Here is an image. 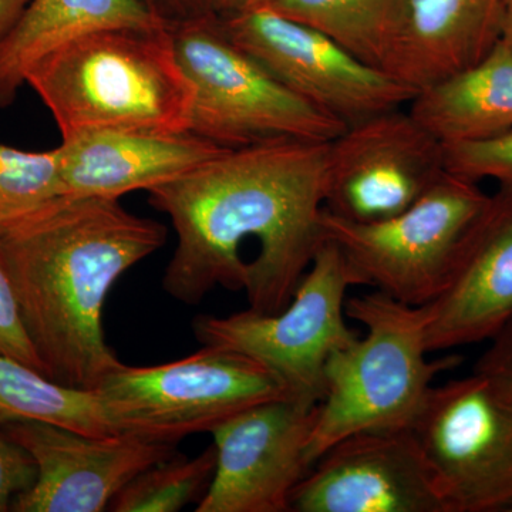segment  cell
Wrapping results in <instances>:
<instances>
[{
  "label": "cell",
  "instance_id": "cell-8",
  "mask_svg": "<svg viewBox=\"0 0 512 512\" xmlns=\"http://www.w3.org/2000/svg\"><path fill=\"white\" fill-rule=\"evenodd\" d=\"M490 195L478 183L447 173L420 200L387 220L360 224L323 208V239L338 245L363 286L409 305L439 293L461 238Z\"/></svg>",
  "mask_w": 512,
  "mask_h": 512
},
{
  "label": "cell",
  "instance_id": "cell-3",
  "mask_svg": "<svg viewBox=\"0 0 512 512\" xmlns=\"http://www.w3.org/2000/svg\"><path fill=\"white\" fill-rule=\"evenodd\" d=\"M62 138L89 131H188L192 86L170 28L90 33L30 70Z\"/></svg>",
  "mask_w": 512,
  "mask_h": 512
},
{
  "label": "cell",
  "instance_id": "cell-11",
  "mask_svg": "<svg viewBox=\"0 0 512 512\" xmlns=\"http://www.w3.org/2000/svg\"><path fill=\"white\" fill-rule=\"evenodd\" d=\"M447 173L444 147L406 107L350 124L328 143L325 210L343 220H387Z\"/></svg>",
  "mask_w": 512,
  "mask_h": 512
},
{
  "label": "cell",
  "instance_id": "cell-28",
  "mask_svg": "<svg viewBox=\"0 0 512 512\" xmlns=\"http://www.w3.org/2000/svg\"><path fill=\"white\" fill-rule=\"evenodd\" d=\"M143 2L170 29L191 20L215 15L208 0H143Z\"/></svg>",
  "mask_w": 512,
  "mask_h": 512
},
{
  "label": "cell",
  "instance_id": "cell-29",
  "mask_svg": "<svg viewBox=\"0 0 512 512\" xmlns=\"http://www.w3.org/2000/svg\"><path fill=\"white\" fill-rule=\"evenodd\" d=\"M32 0H0V42L15 28Z\"/></svg>",
  "mask_w": 512,
  "mask_h": 512
},
{
  "label": "cell",
  "instance_id": "cell-24",
  "mask_svg": "<svg viewBox=\"0 0 512 512\" xmlns=\"http://www.w3.org/2000/svg\"><path fill=\"white\" fill-rule=\"evenodd\" d=\"M443 147L448 173L474 183L494 180L512 185V128L487 140Z\"/></svg>",
  "mask_w": 512,
  "mask_h": 512
},
{
  "label": "cell",
  "instance_id": "cell-22",
  "mask_svg": "<svg viewBox=\"0 0 512 512\" xmlns=\"http://www.w3.org/2000/svg\"><path fill=\"white\" fill-rule=\"evenodd\" d=\"M217 466L214 444L197 457H174L138 474L111 503L114 512H175L200 503Z\"/></svg>",
  "mask_w": 512,
  "mask_h": 512
},
{
  "label": "cell",
  "instance_id": "cell-5",
  "mask_svg": "<svg viewBox=\"0 0 512 512\" xmlns=\"http://www.w3.org/2000/svg\"><path fill=\"white\" fill-rule=\"evenodd\" d=\"M175 55L192 86L191 131L224 148L278 140L329 143L346 126L289 90L229 39L220 16L171 28Z\"/></svg>",
  "mask_w": 512,
  "mask_h": 512
},
{
  "label": "cell",
  "instance_id": "cell-32",
  "mask_svg": "<svg viewBox=\"0 0 512 512\" xmlns=\"http://www.w3.org/2000/svg\"><path fill=\"white\" fill-rule=\"evenodd\" d=\"M510 512H512V508H511V511H510Z\"/></svg>",
  "mask_w": 512,
  "mask_h": 512
},
{
  "label": "cell",
  "instance_id": "cell-2",
  "mask_svg": "<svg viewBox=\"0 0 512 512\" xmlns=\"http://www.w3.org/2000/svg\"><path fill=\"white\" fill-rule=\"evenodd\" d=\"M165 241L163 224L119 198L60 195L0 227V256L49 379L94 393L123 365L106 340L104 303Z\"/></svg>",
  "mask_w": 512,
  "mask_h": 512
},
{
  "label": "cell",
  "instance_id": "cell-6",
  "mask_svg": "<svg viewBox=\"0 0 512 512\" xmlns=\"http://www.w3.org/2000/svg\"><path fill=\"white\" fill-rule=\"evenodd\" d=\"M363 286L338 245L323 239L291 301L275 313L202 315L192 322L202 346L235 350L265 366L289 397L319 403L330 357L359 336L346 322V299Z\"/></svg>",
  "mask_w": 512,
  "mask_h": 512
},
{
  "label": "cell",
  "instance_id": "cell-9",
  "mask_svg": "<svg viewBox=\"0 0 512 512\" xmlns=\"http://www.w3.org/2000/svg\"><path fill=\"white\" fill-rule=\"evenodd\" d=\"M454 512L512 508V383L474 370L431 387L412 427Z\"/></svg>",
  "mask_w": 512,
  "mask_h": 512
},
{
  "label": "cell",
  "instance_id": "cell-19",
  "mask_svg": "<svg viewBox=\"0 0 512 512\" xmlns=\"http://www.w3.org/2000/svg\"><path fill=\"white\" fill-rule=\"evenodd\" d=\"M407 109L443 146L511 130V47L498 40L473 66L420 89Z\"/></svg>",
  "mask_w": 512,
  "mask_h": 512
},
{
  "label": "cell",
  "instance_id": "cell-7",
  "mask_svg": "<svg viewBox=\"0 0 512 512\" xmlns=\"http://www.w3.org/2000/svg\"><path fill=\"white\" fill-rule=\"evenodd\" d=\"M94 393L120 434L175 446L249 407L289 397L261 363L218 346L165 365L123 363Z\"/></svg>",
  "mask_w": 512,
  "mask_h": 512
},
{
  "label": "cell",
  "instance_id": "cell-21",
  "mask_svg": "<svg viewBox=\"0 0 512 512\" xmlns=\"http://www.w3.org/2000/svg\"><path fill=\"white\" fill-rule=\"evenodd\" d=\"M26 420L59 424L89 436L120 434L96 393L62 386L25 363L0 355V426Z\"/></svg>",
  "mask_w": 512,
  "mask_h": 512
},
{
  "label": "cell",
  "instance_id": "cell-12",
  "mask_svg": "<svg viewBox=\"0 0 512 512\" xmlns=\"http://www.w3.org/2000/svg\"><path fill=\"white\" fill-rule=\"evenodd\" d=\"M319 403L282 397L256 404L211 431L217 466L195 512H288L309 473Z\"/></svg>",
  "mask_w": 512,
  "mask_h": 512
},
{
  "label": "cell",
  "instance_id": "cell-14",
  "mask_svg": "<svg viewBox=\"0 0 512 512\" xmlns=\"http://www.w3.org/2000/svg\"><path fill=\"white\" fill-rule=\"evenodd\" d=\"M0 431L35 461V484L13 512H101L144 470L174 457L175 444L131 436H89L46 421L3 424Z\"/></svg>",
  "mask_w": 512,
  "mask_h": 512
},
{
  "label": "cell",
  "instance_id": "cell-31",
  "mask_svg": "<svg viewBox=\"0 0 512 512\" xmlns=\"http://www.w3.org/2000/svg\"><path fill=\"white\" fill-rule=\"evenodd\" d=\"M500 40L512 49V0H503Z\"/></svg>",
  "mask_w": 512,
  "mask_h": 512
},
{
  "label": "cell",
  "instance_id": "cell-4",
  "mask_svg": "<svg viewBox=\"0 0 512 512\" xmlns=\"http://www.w3.org/2000/svg\"><path fill=\"white\" fill-rule=\"evenodd\" d=\"M345 309L366 332L326 365L325 394L308 443L312 466L353 434L412 429L434 379L463 362L460 355L429 359L426 305L373 291L346 299Z\"/></svg>",
  "mask_w": 512,
  "mask_h": 512
},
{
  "label": "cell",
  "instance_id": "cell-20",
  "mask_svg": "<svg viewBox=\"0 0 512 512\" xmlns=\"http://www.w3.org/2000/svg\"><path fill=\"white\" fill-rule=\"evenodd\" d=\"M265 5L384 72L402 37L409 0H266Z\"/></svg>",
  "mask_w": 512,
  "mask_h": 512
},
{
  "label": "cell",
  "instance_id": "cell-25",
  "mask_svg": "<svg viewBox=\"0 0 512 512\" xmlns=\"http://www.w3.org/2000/svg\"><path fill=\"white\" fill-rule=\"evenodd\" d=\"M0 355L12 357L43 372L42 362L26 332L18 298L0 256ZM46 376V375H45Z\"/></svg>",
  "mask_w": 512,
  "mask_h": 512
},
{
  "label": "cell",
  "instance_id": "cell-18",
  "mask_svg": "<svg viewBox=\"0 0 512 512\" xmlns=\"http://www.w3.org/2000/svg\"><path fill=\"white\" fill-rule=\"evenodd\" d=\"M116 28L168 26L143 0H32L0 42V107L15 101L40 60L79 37Z\"/></svg>",
  "mask_w": 512,
  "mask_h": 512
},
{
  "label": "cell",
  "instance_id": "cell-13",
  "mask_svg": "<svg viewBox=\"0 0 512 512\" xmlns=\"http://www.w3.org/2000/svg\"><path fill=\"white\" fill-rule=\"evenodd\" d=\"M296 512H454L412 429L333 444L292 495Z\"/></svg>",
  "mask_w": 512,
  "mask_h": 512
},
{
  "label": "cell",
  "instance_id": "cell-23",
  "mask_svg": "<svg viewBox=\"0 0 512 512\" xmlns=\"http://www.w3.org/2000/svg\"><path fill=\"white\" fill-rule=\"evenodd\" d=\"M63 195L57 148L25 151L0 144V227Z\"/></svg>",
  "mask_w": 512,
  "mask_h": 512
},
{
  "label": "cell",
  "instance_id": "cell-15",
  "mask_svg": "<svg viewBox=\"0 0 512 512\" xmlns=\"http://www.w3.org/2000/svg\"><path fill=\"white\" fill-rule=\"evenodd\" d=\"M427 349L490 342L512 318V185H501L467 229L439 293L426 305Z\"/></svg>",
  "mask_w": 512,
  "mask_h": 512
},
{
  "label": "cell",
  "instance_id": "cell-30",
  "mask_svg": "<svg viewBox=\"0 0 512 512\" xmlns=\"http://www.w3.org/2000/svg\"><path fill=\"white\" fill-rule=\"evenodd\" d=\"M208 3L215 15L224 18V16L235 15V13L254 9L256 6L265 5L266 0H208Z\"/></svg>",
  "mask_w": 512,
  "mask_h": 512
},
{
  "label": "cell",
  "instance_id": "cell-17",
  "mask_svg": "<svg viewBox=\"0 0 512 512\" xmlns=\"http://www.w3.org/2000/svg\"><path fill=\"white\" fill-rule=\"evenodd\" d=\"M503 0H409L384 72L420 89L483 59L500 40Z\"/></svg>",
  "mask_w": 512,
  "mask_h": 512
},
{
  "label": "cell",
  "instance_id": "cell-26",
  "mask_svg": "<svg viewBox=\"0 0 512 512\" xmlns=\"http://www.w3.org/2000/svg\"><path fill=\"white\" fill-rule=\"evenodd\" d=\"M36 478V464L28 451L0 431V512L12 511L16 498L28 491Z\"/></svg>",
  "mask_w": 512,
  "mask_h": 512
},
{
  "label": "cell",
  "instance_id": "cell-10",
  "mask_svg": "<svg viewBox=\"0 0 512 512\" xmlns=\"http://www.w3.org/2000/svg\"><path fill=\"white\" fill-rule=\"evenodd\" d=\"M220 20L229 39L279 82L346 127L406 107L417 94L330 37L266 5Z\"/></svg>",
  "mask_w": 512,
  "mask_h": 512
},
{
  "label": "cell",
  "instance_id": "cell-16",
  "mask_svg": "<svg viewBox=\"0 0 512 512\" xmlns=\"http://www.w3.org/2000/svg\"><path fill=\"white\" fill-rule=\"evenodd\" d=\"M56 148L63 195L119 200L177 180L231 150L191 131H89L62 138Z\"/></svg>",
  "mask_w": 512,
  "mask_h": 512
},
{
  "label": "cell",
  "instance_id": "cell-1",
  "mask_svg": "<svg viewBox=\"0 0 512 512\" xmlns=\"http://www.w3.org/2000/svg\"><path fill=\"white\" fill-rule=\"evenodd\" d=\"M326 156L312 141L231 148L147 191L177 235L164 291L194 306L222 286L254 311L284 309L323 242Z\"/></svg>",
  "mask_w": 512,
  "mask_h": 512
},
{
  "label": "cell",
  "instance_id": "cell-27",
  "mask_svg": "<svg viewBox=\"0 0 512 512\" xmlns=\"http://www.w3.org/2000/svg\"><path fill=\"white\" fill-rule=\"evenodd\" d=\"M474 370L503 377L512 383V318L493 339L478 359Z\"/></svg>",
  "mask_w": 512,
  "mask_h": 512
}]
</instances>
